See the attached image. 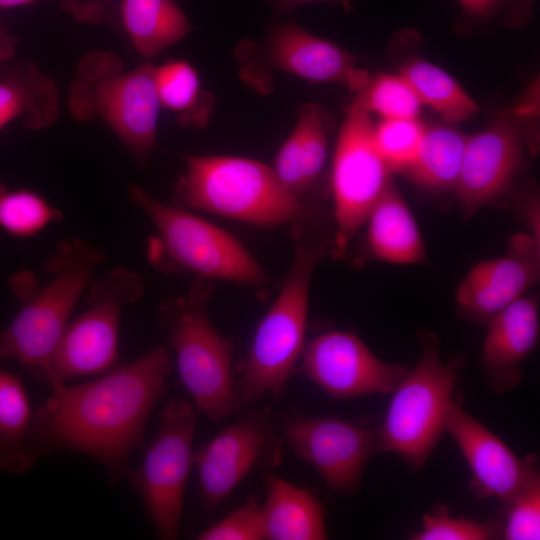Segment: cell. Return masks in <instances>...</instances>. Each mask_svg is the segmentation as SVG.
<instances>
[{
	"instance_id": "obj_32",
	"label": "cell",
	"mask_w": 540,
	"mask_h": 540,
	"mask_svg": "<svg viewBox=\"0 0 540 540\" xmlns=\"http://www.w3.org/2000/svg\"><path fill=\"white\" fill-rule=\"evenodd\" d=\"M501 536V525L480 522L464 516L452 517L447 507L437 504L422 517L421 528L413 540H490Z\"/></svg>"
},
{
	"instance_id": "obj_21",
	"label": "cell",
	"mask_w": 540,
	"mask_h": 540,
	"mask_svg": "<svg viewBox=\"0 0 540 540\" xmlns=\"http://www.w3.org/2000/svg\"><path fill=\"white\" fill-rule=\"evenodd\" d=\"M60 103L55 81L30 60L0 74V130L15 119L31 130L48 128L59 116Z\"/></svg>"
},
{
	"instance_id": "obj_13",
	"label": "cell",
	"mask_w": 540,
	"mask_h": 540,
	"mask_svg": "<svg viewBox=\"0 0 540 540\" xmlns=\"http://www.w3.org/2000/svg\"><path fill=\"white\" fill-rule=\"evenodd\" d=\"M281 448L266 411H250L222 429L193 453L204 510L214 512L258 465L278 464Z\"/></svg>"
},
{
	"instance_id": "obj_17",
	"label": "cell",
	"mask_w": 540,
	"mask_h": 540,
	"mask_svg": "<svg viewBox=\"0 0 540 540\" xmlns=\"http://www.w3.org/2000/svg\"><path fill=\"white\" fill-rule=\"evenodd\" d=\"M445 432L452 436L470 468L469 487L478 499L493 498L504 506L540 479L538 456L519 458L464 409L461 395L453 398Z\"/></svg>"
},
{
	"instance_id": "obj_3",
	"label": "cell",
	"mask_w": 540,
	"mask_h": 540,
	"mask_svg": "<svg viewBox=\"0 0 540 540\" xmlns=\"http://www.w3.org/2000/svg\"><path fill=\"white\" fill-rule=\"evenodd\" d=\"M154 69L148 61L127 69L114 52L95 49L80 58L67 90L72 117L101 120L142 166L149 164L161 109Z\"/></svg>"
},
{
	"instance_id": "obj_2",
	"label": "cell",
	"mask_w": 540,
	"mask_h": 540,
	"mask_svg": "<svg viewBox=\"0 0 540 540\" xmlns=\"http://www.w3.org/2000/svg\"><path fill=\"white\" fill-rule=\"evenodd\" d=\"M107 258L80 237L61 240L46 267L51 279L42 286L30 272L14 275L10 287L23 301L11 323L0 332V362L15 360L34 369L58 343L95 267Z\"/></svg>"
},
{
	"instance_id": "obj_5",
	"label": "cell",
	"mask_w": 540,
	"mask_h": 540,
	"mask_svg": "<svg viewBox=\"0 0 540 540\" xmlns=\"http://www.w3.org/2000/svg\"><path fill=\"white\" fill-rule=\"evenodd\" d=\"M212 283L196 277L188 291L159 308L180 379L197 409L212 421L236 412L241 401L232 371V343L212 325L207 306Z\"/></svg>"
},
{
	"instance_id": "obj_27",
	"label": "cell",
	"mask_w": 540,
	"mask_h": 540,
	"mask_svg": "<svg viewBox=\"0 0 540 540\" xmlns=\"http://www.w3.org/2000/svg\"><path fill=\"white\" fill-rule=\"evenodd\" d=\"M154 80L161 107L175 113L180 124L200 128L207 123L213 99L201 90L199 75L187 61L155 66Z\"/></svg>"
},
{
	"instance_id": "obj_26",
	"label": "cell",
	"mask_w": 540,
	"mask_h": 540,
	"mask_svg": "<svg viewBox=\"0 0 540 540\" xmlns=\"http://www.w3.org/2000/svg\"><path fill=\"white\" fill-rule=\"evenodd\" d=\"M468 136L456 127H424L419 152L405 173L417 185L433 191L455 190Z\"/></svg>"
},
{
	"instance_id": "obj_20",
	"label": "cell",
	"mask_w": 540,
	"mask_h": 540,
	"mask_svg": "<svg viewBox=\"0 0 540 540\" xmlns=\"http://www.w3.org/2000/svg\"><path fill=\"white\" fill-rule=\"evenodd\" d=\"M297 123L281 146L274 171L293 193L301 197L319 177L327 156L328 113L318 104L300 107Z\"/></svg>"
},
{
	"instance_id": "obj_10",
	"label": "cell",
	"mask_w": 540,
	"mask_h": 540,
	"mask_svg": "<svg viewBox=\"0 0 540 540\" xmlns=\"http://www.w3.org/2000/svg\"><path fill=\"white\" fill-rule=\"evenodd\" d=\"M196 420L189 401L170 399L161 412L158 431L142 465L125 475L161 539L172 540L179 535L184 490L193 463Z\"/></svg>"
},
{
	"instance_id": "obj_6",
	"label": "cell",
	"mask_w": 540,
	"mask_h": 540,
	"mask_svg": "<svg viewBox=\"0 0 540 540\" xmlns=\"http://www.w3.org/2000/svg\"><path fill=\"white\" fill-rule=\"evenodd\" d=\"M421 356L392 392L376 429L378 451L393 453L419 471L445 432L448 411L464 360L443 361L436 336L418 333Z\"/></svg>"
},
{
	"instance_id": "obj_31",
	"label": "cell",
	"mask_w": 540,
	"mask_h": 540,
	"mask_svg": "<svg viewBox=\"0 0 540 540\" xmlns=\"http://www.w3.org/2000/svg\"><path fill=\"white\" fill-rule=\"evenodd\" d=\"M424 127L416 119H384L374 126L376 148L390 170L406 172L414 164Z\"/></svg>"
},
{
	"instance_id": "obj_11",
	"label": "cell",
	"mask_w": 540,
	"mask_h": 540,
	"mask_svg": "<svg viewBox=\"0 0 540 540\" xmlns=\"http://www.w3.org/2000/svg\"><path fill=\"white\" fill-rule=\"evenodd\" d=\"M370 113L352 102L346 110L332 167L336 233L331 247L335 258L344 257L351 240L391 183V171L379 154Z\"/></svg>"
},
{
	"instance_id": "obj_25",
	"label": "cell",
	"mask_w": 540,
	"mask_h": 540,
	"mask_svg": "<svg viewBox=\"0 0 540 540\" xmlns=\"http://www.w3.org/2000/svg\"><path fill=\"white\" fill-rule=\"evenodd\" d=\"M120 12L132 45L147 59L177 43L192 29L174 0H122Z\"/></svg>"
},
{
	"instance_id": "obj_14",
	"label": "cell",
	"mask_w": 540,
	"mask_h": 540,
	"mask_svg": "<svg viewBox=\"0 0 540 540\" xmlns=\"http://www.w3.org/2000/svg\"><path fill=\"white\" fill-rule=\"evenodd\" d=\"M289 448L331 491L349 496L378 451L377 431L336 416L294 417L280 425Z\"/></svg>"
},
{
	"instance_id": "obj_29",
	"label": "cell",
	"mask_w": 540,
	"mask_h": 540,
	"mask_svg": "<svg viewBox=\"0 0 540 540\" xmlns=\"http://www.w3.org/2000/svg\"><path fill=\"white\" fill-rule=\"evenodd\" d=\"M62 217V212L39 194L10 189L0 182V230L15 237H32Z\"/></svg>"
},
{
	"instance_id": "obj_24",
	"label": "cell",
	"mask_w": 540,
	"mask_h": 540,
	"mask_svg": "<svg viewBox=\"0 0 540 540\" xmlns=\"http://www.w3.org/2000/svg\"><path fill=\"white\" fill-rule=\"evenodd\" d=\"M32 416L25 387L16 375L0 370V469L21 475L39 458L32 439Z\"/></svg>"
},
{
	"instance_id": "obj_15",
	"label": "cell",
	"mask_w": 540,
	"mask_h": 540,
	"mask_svg": "<svg viewBox=\"0 0 540 540\" xmlns=\"http://www.w3.org/2000/svg\"><path fill=\"white\" fill-rule=\"evenodd\" d=\"M301 371L334 400L390 394L407 367L379 359L354 333L329 331L304 344Z\"/></svg>"
},
{
	"instance_id": "obj_19",
	"label": "cell",
	"mask_w": 540,
	"mask_h": 540,
	"mask_svg": "<svg viewBox=\"0 0 540 540\" xmlns=\"http://www.w3.org/2000/svg\"><path fill=\"white\" fill-rule=\"evenodd\" d=\"M539 301L523 295L488 324L481 364L489 388L496 394L522 382V362L535 351L540 332Z\"/></svg>"
},
{
	"instance_id": "obj_12",
	"label": "cell",
	"mask_w": 540,
	"mask_h": 540,
	"mask_svg": "<svg viewBox=\"0 0 540 540\" xmlns=\"http://www.w3.org/2000/svg\"><path fill=\"white\" fill-rule=\"evenodd\" d=\"M238 52L241 77L260 93L264 69L284 70L314 83H338L355 93L370 78L347 51L293 21L274 25L260 48L243 44Z\"/></svg>"
},
{
	"instance_id": "obj_22",
	"label": "cell",
	"mask_w": 540,
	"mask_h": 540,
	"mask_svg": "<svg viewBox=\"0 0 540 540\" xmlns=\"http://www.w3.org/2000/svg\"><path fill=\"white\" fill-rule=\"evenodd\" d=\"M266 483L267 497L261 506L265 539L328 538L323 505L310 490L275 475H269Z\"/></svg>"
},
{
	"instance_id": "obj_4",
	"label": "cell",
	"mask_w": 540,
	"mask_h": 540,
	"mask_svg": "<svg viewBox=\"0 0 540 540\" xmlns=\"http://www.w3.org/2000/svg\"><path fill=\"white\" fill-rule=\"evenodd\" d=\"M185 172L174 184V204L260 227L294 221L301 197L260 161L229 156L181 155Z\"/></svg>"
},
{
	"instance_id": "obj_36",
	"label": "cell",
	"mask_w": 540,
	"mask_h": 540,
	"mask_svg": "<svg viewBox=\"0 0 540 540\" xmlns=\"http://www.w3.org/2000/svg\"><path fill=\"white\" fill-rule=\"evenodd\" d=\"M112 0H61V7L77 22L98 25L106 20Z\"/></svg>"
},
{
	"instance_id": "obj_35",
	"label": "cell",
	"mask_w": 540,
	"mask_h": 540,
	"mask_svg": "<svg viewBox=\"0 0 540 540\" xmlns=\"http://www.w3.org/2000/svg\"><path fill=\"white\" fill-rule=\"evenodd\" d=\"M200 540H261L264 528L261 506L255 498L230 513L220 522L204 530Z\"/></svg>"
},
{
	"instance_id": "obj_28",
	"label": "cell",
	"mask_w": 540,
	"mask_h": 540,
	"mask_svg": "<svg viewBox=\"0 0 540 540\" xmlns=\"http://www.w3.org/2000/svg\"><path fill=\"white\" fill-rule=\"evenodd\" d=\"M400 75L410 84L420 101L436 110L448 123L473 117L478 106L459 83L441 68L425 60L404 64Z\"/></svg>"
},
{
	"instance_id": "obj_8",
	"label": "cell",
	"mask_w": 540,
	"mask_h": 540,
	"mask_svg": "<svg viewBox=\"0 0 540 540\" xmlns=\"http://www.w3.org/2000/svg\"><path fill=\"white\" fill-rule=\"evenodd\" d=\"M331 247L297 241L287 278L256 329L236 384L241 403L285 390L304 347L311 275Z\"/></svg>"
},
{
	"instance_id": "obj_34",
	"label": "cell",
	"mask_w": 540,
	"mask_h": 540,
	"mask_svg": "<svg viewBox=\"0 0 540 540\" xmlns=\"http://www.w3.org/2000/svg\"><path fill=\"white\" fill-rule=\"evenodd\" d=\"M463 23L518 28L529 22L535 0H458Z\"/></svg>"
},
{
	"instance_id": "obj_38",
	"label": "cell",
	"mask_w": 540,
	"mask_h": 540,
	"mask_svg": "<svg viewBox=\"0 0 540 540\" xmlns=\"http://www.w3.org/2000/svg\"><path fill=\"white\" fill-rule=\"evenodd\" d=\"M15 39L0 29V65L9 61L14 55Z\"/></svg>"
},
{
	"instance_id": "obj_7",
	"label": "cell",
	"mask_w": 540,
	"mask_h": 540,
	"mask_svg": "<svg viewBox=\"0 0 540 540\" xmlns=\"http://www.w3.org/2000/svg\"><path fill=\"white\" fill-rule=\"evenodd\" d=\"M127 193L157 230L158 235L148 250L156 267L247 286H262L267 282L262 267L231 233L185 208L153 197L138 184L131 185Z\"/></svg>"
},
{
	"instance_id": "obj_33",
	"label": "cell",
	"mask_w": 540,
	"mask_h": 540,
	"mask_svg": "<svg viewBox=\"0 0 540 540\" xmlns=\"http://www.w3.org/2000/svg\"><path fill=\"white\" fill-rule=\"evenodd\" d=\"M501 536L506 540L540 539V479L515 495L504 506Z\"/></svg>"
},
{
	"instance_id": "obj_16",
	"label": "cell",
	"mask_w": 540,
	"mask_h": 540,
	"mask_svg": "<svg viewBox=\"0 0 540 540\" xmlns=\"http://www.w3.org/2000/svg\"><path fill=\"white\" fill-rule=\"evenodd\" d=\"M527 120L511 110L485 131L468 136L455 188L465 217L502 196L520 170L526 147L535 149Z\"/></svg>"
},
{
	"instance_id": "obj_37",
	"label": "cell",
	"mask_w": 540,
	"mask_h": 540,
	"mask_svg": "<svg viewBox=\"0 0 540 540\" xmlns=\"http://www.w3.org/2000/svg\"><path fill=\"white\" fill-rule=\"evenodd\" d=\"M354 0H272L273 5L279 13H291L297 7L314 2H326L341 5L346 11L353 9L352 3Z\"/></svg>"
},
{
	"instance_id": "obj_1",
	"label": "cell",
	"mask_w": 540,
	"mask_h": 540,
	"mask_svg": "<svg viewBox=\"0 0 540 540\" xmlns=\"http://www.w3.org/2000/svg\"><path fill=\"white\" fill-rule=\"evenodd\" d=\"M171 370L169 349L159 345L91 382L50 386L51 395L32 416L38 456L79 452L102 464L111 482L125 477Z\"/></svg>"
},
{
	"instance_id": "obj_30",
	"label": "cell",
	"mask_w": 540,
	"mask_h": 540,
	"mask_svg": "<svg viewBox=\"0 0 540 540\" xmlns=\"http://www.w3.org/2000/svg\"><path fill=\"white\" fill-rule=\"evenodd\" d=\"M354 102L384 119H416L422 106L410 84L401 75L393 74L370 77L356 93Z\"/></svg>"
},
{
	"instance_id": "obj_23",
	"label": "cell",
	"mask_w": 540,
	"mask_h": 540,
	"mask_svg": "<svg viewBox=\"0 0 540 540\" xmlns=\"http://www.w3.org/2000/svg\"><path fill=\"white\" fill-rule=\"evenodd\" d=\"M367 245L372 255L395 264H415L426 251L415 218L404 199L390 183L366 220Z\"/></svg>"
},
{
	"instance_id": "obj_9",
	"label": "cell",
	"mask_w": 540,
	"mask_h": 540,
	"mask_svg": "<svg viewBox=\"0 0 540 540\" xmlns=\"http://www.w3.org/2000/svg\"><path fill=\"white\" fill-rule=\"evenodd\" d=\"M144 291V279L123 267L95 280L86 311L68 322L50 356L32 369L37 378L52 386L110 371L117 362L122 307L139 299Z\"/></svg>"
},
{
	"instance_id": "obj_39",
	"label": "cell",
	"mask_w": 540,
	"mask_h": 540,
	"mask_svg": "<svg viewBox=\"0 0 540 540\" xmlns=\"http://www.w3.org/2000/svg\"><path fill=\"white\" fill-rule=\"evenodd\" d=\"M35 0H0V9L27 5Z\"/></svg>"
},
{
	"instance_id": "obj_18",
	"label": "cell",
	"mask_w": 540,
	"mask_h": 540,
	"mask_svg": "<svg viewBox=\"0 0 540 540\" xmlns=\"http://www.w3.org/2000/svg\"><path fill=\"white\" fill-rule=\"evenodd\" d=\"M539 276L540 240L518 234L505 256L482 261L469 271L457 289V307L465 318L488 325L525 295Z\"/></svg>"
}]
</instances>
